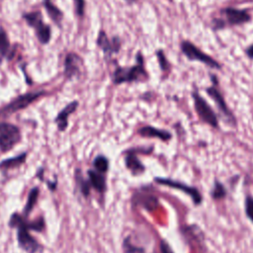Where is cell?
Masks as SVG:
<instances>
[{
    "label": "cell",
    "mask_w": 253,
    "mask_h": 253,
    "mask_svg": "<svg viewBox=\"0 0 253 253\" xmlns=\"http://www.w3.org/2000/svg\"><path fill=\"white\" fill-rule=\"evenodd\" d=\"M27 217L21 215L19 212L11 214L8 225L12 228H17L18 245L27 253H38L42 249V246L38 240L29 232L26 225Z\"/></svg>",
    "instance_id": "6da1fadb"
},
{
    "label": "cell",
    "mask_w": 253,
    "mask_h": 253,
    "mask_svg": "<svg viewBox=\"0 0 253 253\" xmlns=\"http://www.w3.org/2000/svg\"><path fill=\"white\" fill-rule=\"evenodd\" d=\"M147 79L148 74L145 70L143 56L140 52L136 55V62L134 65L130 67H117L112 74V81L115 85L145 81Z\"/></svg>",
    "instance_id": "7a4b0ae2"
},
{
    "label": "cell",
    "mask_w": 253,
    "mask_h": 253,
    "mask_svg": "<svg viewBox=\"0 0 253 253\" xmlns=\"http://www.w3.org/2000/svg\"><path fill=\"white\" fill-rule=\"evenodd\" d=\"M220 18H215L211 22L213 30H220L229 26H238L251 20V16L246 10H239L232 7H226L220 10Z\"/></svg>",
    "instance_id": "3957f363"
},
{
    "label": "cell",
    "mask_w": 253,
    "mask_h": 253,
    "mask_svg": "<svg viewBox=\"0 0 253 253\" xmlns=\"http://www.w3.org/2000/svg\"><path fill=\"white\" fill-rule=\"evenodd\" d=\"M22 18L25 20L27 25L35 30L36 37L41 44H47L51 39V28L44 24L42 14L40 10L25 12L22 14Z\"/></svg>",
    "instance_id": "277c9868"
},
{
    "label": "cell",
    "mask_w": 253,
    "mask_h": 253,
    "mask_svg": "<svg viewBox=\"0 0 253 253\" xmlns=\"http://www.w3.org/2000/svg\"><path fill=\"white\" fill-rule=\"evenodd\" d=\"M46 95V91L40 90L34 92H28L14 98L10 103L0 109V117H7L16 112L28 108L31 104L36 102L38 99Z\"/></svg>",
    "instance_id": "5b68a950"
},
{
    "label": "cell",
    "mask_w": 253,
    "mask_h": 253,
    "mask_svg": "<svg viewBox=\"0 0 253 253\" xmlns=\"http://www.w3.org/2000/svg\"><path fill=\"white\" fill-rule=\"evenodd\" d=\"M211 82H212V85L211 87H208L206 89V92L207 94L213 100V102L215 103L219 113L221 114V116L223 117V119L231 126H236V119L233 115V113L230 111V109L228 108L221 92L219 91L218 87H217V79L214 75H211Z\"/></svg>",
    "instance_id": "8992f818"
},
{
    "label": "cell",
    "mask_w": 253,
    "mask_h": 253,
    "mask_svg": "<svg viewBox=\"0 0 253 253\" xmlns=\"http://www.w3.org/2000/svg\"><path fill=\"white\" fill-rule=\"evenodd\" d=\"M192 97L194 100V108L195 111L200 118V120L209 125L213 128L218 127V119L212 108L209 105V103L197 92L194 91L192 93Z\"/></svg>",
    "instance_id": "52a82bcc"
},
{
    "label": "cell",
    "mask_w": 253,
    "mask_h": 253,
    "mask_svg": "<svg viewBox=\"0 0 253 253\" xmlns=\"http://www.w3.org/2000/svg\"><path fill=\"white\" fill-rule=\"evenodd\" d=\"M22 139L20 128L10 123H0V150L10 151Z\"/></svg>",
    "instance_id": "ba28073f"
},
{
    "label": "cell",
    "mask_w": 253,
    "mask_h": 253,
    "mask_svg": "<svg viewBox=\"0 0 253 253\" xmlns=\"http://www.w3.org/2000/svg\"><path fill=\"white\" fill-rule=\"evenodd\" d=\"M154 182L159 184V185L165 186V187H169V188H172V189H175V190L182 191L183 193H185L186 195H188L192 199L193 204L195 206H200L203 203V196H202L201 192L196 187L190 186V185L185 184L181 181H177V180H174V179H171V178L155 177Z\"/></svg>",
    "instance_id": "9c48e42d"
},
{
    "label": "cell",
    "mask_w": 253,
    "mask_h": 253,
    "mask_svg": "<svg viewBox=\"0 0 253 253\" xmlns=\"http://www.w3.org/2000/svg\"><path fill=\"white\" fill-rule=\"evenodd\" d=\"M181 50L184 53V55L190 59V60H195V61H200L206 64L207 66L214 69H219L220 64L213 59L211 56L201 50L197 45L192 43L191 42L184 41L181 43Z\"/></svg>",
    "instance_id": "30bf717a"
},
{
    "label": "cell",
    "mask_w": 253,
    "mask_h": 253,
    "mask_svg": "<svg viewBox=\"0 0 253 253\" xmlns=\"http://www.w3.org/2000/svg\"><path fill=\"white\" fill-rule=\"evenodd\" d=\"M83 67V59L76 52H68L65 55L63 62V75L66 79L71 80L74 77H77L81 73Z\"/></svg>",
    "instance_id": "8fae6325"
},
{
    "label": "cell",
    "mask_w": 253,
    "mask_h": 253,
    "mask_svg": "<svg viewBox=\"0 0 253 253\" xmlns=\"http://www.w3.org/2000/svg\"><path fill=\"white\" fill-rule=\"evenodd\" d=\"M96 43L107 56H112L114 53H118L122 46V41L120 38L114 37L112 39H109L105 31L103 30L99 32Z\"/></svg>",
    "instance_id": "7c38bea8"
},
{
    "label": "cell",
    "mask_w": 253,
    "mask_h": 253,
    "mask_svg": "<svg viewBox=\"0 0 253 253\" xmlns=\"http://www.w3.org/2000/svg\"><path fill=\"white\" fill-rule=\"evenodd\" d=\"M131 205L133 207H141L148 211H153L157 209L159 203L155 195L148 192H137L131 198Z\"/></svg>",
    "instance_id": "4fadbf2b"
},
{
    "label": "cell",
    "mask_w": 253,
    "mask_h": 253,
    "mask_svg": "<svg viewBox=\"0 0 253 253\" xmlns=\"http://www.w3.org/2000/svg\"><path fill=\"white\" fill-rule=\"evenodd\" d=\"M79 106L78 101L74 100L68 103L54 118V122L56 123L57 128L59 131H64L68 126V118L71 114H73Z\"/></svg>",
    "instance_id": "5bb4252c"
},
{
    "label": "cell",
    "mask_w": 253,
    "mask_h": 253,
    "mask_svg": "<svg viewBox=\"0 0 253 253\" xmlns=\"http://www.w3.org/2000/svg\"><path fill=\"white\" fill-rule=\"evenodd\" d=\"M137 133L142 137H156L161 141H169L172 138V133L167 129L158 128L152 126H144L137 129Z\"/></svg>",
    "instance_id": "9a60e30c"
},
{
    "label": "cell",
    "mask_w": 253,
    "mask_h": 253,
    "mask_svg": "<svg viewBox=\"0 0 253 253\" xmlns=\"http://www.w3.org/2000/svg\"><path fill=\"white\" fill-rule=\"evenodd\" d=\"M124 159L126 167L133 176H138L145 172V166L137 157V154L134 153L132 150L129 149L128 151H126Z\"/></svg>",
    "instance_id": "2e32d148"
},
{
    "label": "cell",
    "mask_w": 253,
    "mask_h": 253,
    "mask_svg": "<svg viewBox=\"0 0 253 253\" xmlns=\"http://www.w3.org/2000/svg\"><path fill=\"white\" fill-rule=\"evenodd\" d=\"M87 175L91 188L103 195L107 190V181L104 174L96 171L95 169H89L87 171Z\"/></svg>",
    "instance_id": "e0dca14e"
},
{
    "label": "cell",
    "mask_w": 253,
    "mask_h": 253,
    "mask_svg": "<svg viewBox=\"0 0 253 253\" xmlns=\"http://www.w3.org/2000/svg\"><path fill=\"white\" fill-rule=\"evenodd\" d=\"M43 7L49 17V19L57 26L61 27L62 20L64 18V13L51 1V0H42Z\"/></svg>",
    "instance_id": "ac0fdd59"
},
{
    "label": "cell",
    "mask_w": 253,
    "mask_h": 253,
    "mask_svg": "<svg viewBox=\"0 0 253 253\" xmlns=\"http://www.w3.org/2000/svg\"><path fill=\"white\" fill-rule=\"evenodd\" d=\"M26 159H27V152H23L18 156L4 159L0 162V169L5 171V170L17 168V167L23 165L25 163Z\"/></svg>",
    "instance_id": "d6986e66"
},
{
    "label": "cell",
    "mask_w": 253,
    "mask_h": 253,
    "mask_svg": "<svg viewBox=\"0 0 253 253\" xmlns=\"http://www.w3.org/2000/svg\"><path fill=\"white\" fill-rule=\"evenodd\" d=\"M39 195H40V189L38 187H35L30 191L27 202H26V204L24 206V209H23V215L25 217H28L30 215V213L32 212V211L34 210L35 206L37 205Z\"/></svg>",
    "instance_id": "ffe728a7"
},
{
    "label": "cell",
    "mask_w": 253,
    "mask_h": 253,
    "mask_svg": "<svg viewBox=\"0 0 253 253\" xmlns=\"http://www.w3.org/2000/svg\"><path fill=\"white\" fill-rule=\"evenodd\" d=\"M75 181L76 184L80 190V193L82 194V196L84 198H88L90 196V191H91V185L89 183L88 179H84V177L82 176L81 170L80 169H76L75 170Z\"/></svg>",
    "instance_id": "44dd1931"
},
{
    "label": "cell",
    "mask_w": 253,
    "mask_h": 253,
    "mask_svg": "<svg viewBox=\"0 0 253 253\" xmlns=\"http://www.w3.org/2000/svg\"><path fill=\"white\" fill-rule=\"evenodd\" d=\"M11 43L8 35L3 27H0V58H7L11 51Z\"/></svg>",
    "instance_id": "7402d4cb"
},
{
    "label": "cell",
    "mask_w": 253,
    "mask_h": 253,
    "mask_svg": "<svg viewBox=\"0 0 253 253\" xmlns=\"http://www.w3.org/2000/svg\"><path fill=\"white\" fill-rule=\"evenodd\" d=\"M93 167L96 171L105 174L108 172L110 167L109 159L105 155H102V154L97 155L93 160Z\"/></svg>",
    "instance_id": "603a6c76"
},
{
    "label": "cell",
    "mask_w": 253,
    "mask_h": 253,
    "mask_svg": "<svg viewBox=\"0 0 253 253\" xmlns=\"http://www.w3.org/2000/svg\"><path fill=\"white\" fill-rule=\"evenodd\" d=\"M226 194H227V191H226V188L224 187V185L222 183H220L219 181L215 180L214 183H213V187L211 191V196L213 200H222L226 197Z\"/></svg>",
    "instance_id": "cb8c5ba5"
},
{
    "label": "cell",
    "mask_w": 253,
    "mask_h": 253,
    "mask_svg": "<svg viewBox=\"0 0 253 253\" xmlns=\"http://www.w3.org/2000/svg\"><path fill=\"white\" fill-rule=\"evenodd\" d=\"M123 250L125 253H145V249L143 247L134 245L132 243L129 235L123 240Z\"/></svg>",
    "instance_id": "d4e9b609"
},
{
    "label": "cell",
    "mask_w": 253,
    "mask_h": 253,
    "mask_svg": "<svg viewBox=\"0 0 253 253\" xmlns=\"http://www.w3.org/2000/svg\"><path fill=\"white\" fill-rule=\"evenodd\" d=\"M26 225L29 230L42 232L45 228V221L42 216H39L34 220H26Z\"/></svg>",
    "instance_id": "484cf974"
},
{
    "label": "cell",
    "mask_w": 253,
    "mask_h": 253,
    "mask_svg": "<svg viewBox=\"0 0 253 253\" xmlns=\"http://www.w3.org/2000/svg\"><path fill=\"white\" fill-rule=\"evenodd\" d=\"M244 209H245L246 216L253 223V197L251 195H247L245 197Z\"/></svg>",
    "instance_id": "4316f807"
},
{
    "label": "cell",
    "mask_w": 253,
    "mask_h": 253,
    "mask_svg": "<svg viewBox=\"0 0 253 253\" xmlns=\"http://www.w3.org/2000/svg\"><path fill=\"white\" fill-rule=\"evenodd\" d=\"M156 55H157V59H158V62H159V66L161 68V70L163 71H167L169 70L170 68V65H169V62L165 56V53L162 49L160 50H157L156 52Z\"/></svg>",
    "instance_id": "83f0119b"
},
{
    "label": "cell",
    "mask_w": 253,
    "mask_h": 253,
    "mask_svg": "<svg viewBox=\"0 0 253 253\" xmlns=\"http://www.w3.org/2000/svg\"><path fill=\"white\" fill-rule=\"evenodd\" d=\"M74 3V9H75V13L79 18L84 17L85 15V0H73Z\"/></svg>",
    "instance_id": "f1b7e54d"
},
{
    "label": "cell",
    "mask_w": 253,
    "mask_h": 253,
    "mask_svg": "<svg viewBox=\"0 0 253 253\" xmlns=\"http://www.w3.org/2000/svg\"><path fill=\"white\" fill-rule=\"evenodd\" d=\"M159 249L161 253H174L171 246L168 244L166 240H160L159 242Z\"/></svg>",
    "instance_id": "f546056e"
},
{
    "label": "cell",
    "mask_w": 253,
    "mask_h": 253,
    "mask_svg": "<svg viewBox=\"0 0 253 253\" xmlns=\"http://www.w3.org/2000/svg\"><path fill=\"white\" fill-rule=\"evenodd\" d=\"M46 184H47V187L50 191H54L56 189V185H57V180L54 179L53 182H50V181H46Z\"/></svg>",
    "instance_id": "4dcf8cb0"
},
{
    "label": "cell",
    "mask_w": 253,
    "mask_h": 253,
    "mask_svg": "<svg viewBox=\"0 0 253 253\" xmlns=\"http://www.w3.org/2000/svg\"><path fill=\"white\" fill-rule=\"evenodd\" d=\"M246 54H247L248 57L253 58V44H251L250 46H248L246 48Z\"/></svg>",
    "instance_id": "1f68e13d"
},
{
    "label": "cell",
    "mask_w": 253,
    "mask_h": 253,
    "mask_svg": "<svg viewBox=\"0 0 253 253\" xmlns=\"http://www.w3.org/2000/svg\"><path fill=\"white\" fill-rule=\"evenodd\" d=\"M126 3H128V4H132V3H135L137 0H125Z\"/></svg>",
    "instance_id": "d6a6232c"
},
{
    "label": "cell",
    "mask_w": 253,
    "mask_h": 253,
    "mask_svg": "<svg viewBox=\"0 0 253 253\" xmlns=\"http://www.w3.org/2000/svg\"><path fill=\"white\" fill-rule=\"evenodd\" d=\"M0 61H1V58H0Z\"/></svg>",
    "instance_id": "836d02e7"
}]
</instances>
